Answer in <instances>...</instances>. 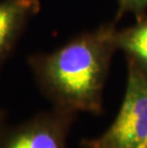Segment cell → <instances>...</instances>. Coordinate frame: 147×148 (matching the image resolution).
Returning a JSON list of instances; mask_svg holds the SVG:
<instances>
[{
	"label": "cell",
	"instance_id": "277c9868",
	"mask_svg": "<svg viewBox=\"0 0 147 148\" xmlns=\"http://www.w3.org/2000/svg\"><path fill=\"white\" fill-rule=\"evenodd\" d=\"M40 8L39 0H0V72Z\"/></svg>",
	"mask_w": 147,
	"mask_h": 148
},
{
	"label": "cell",
	"instance_id": "7a4b0ae2",
	"mask_svg": "<svg viewBox=\"0 0 147 148\" xmlns=\"http://www.w3.org/2000/svg\"><path fill=\"white\" fill-rule=\"evenodd\" d=\"M128 80L120 112L98 138L84 140L81 148H144L147 143V72L129 59Z\"/></svg>",
	"mask_w": 147,
	"mask_h": 148
},
{
	"label": "cell",
	"instance_id": "5b68a950",
	"mask_svg": "<svg viewBox=\"0 0 147 148\" xmlns=\"http://www.w3.org/2000/svg\"><path fill=\"white\" fill-rule=\"evenodd\" d=\"M118 47L125 50L147 72V20L117 34Z\"/></svg>",
	"mask_w": 147,
	"mask_h": 148
},
{
	"label": "cell",
	"instance_id": "3957f363",
	"mask_svg": "<svg viewBox=\"0 0 147 148\" xmlns=\"http://www.w3.org/2000/svg\"><path fill=\"white\" fill-rule=\"evenodd\" d=\"M75 113L55 108L0 131V148H68Z\"/></svg>",
	"mask_w": 147,
	"mask_h": 148
},
{
	"label": "cell",
	"instance_id": "52a82bcc",
	"mask_svg": "<svg viewBox=\"0 0 147 148\" xmlns=\"http://www.w3.org/2000/svg\"><path fill=\"white\" fill-rule=\"evenodd\" d=\"M5 118H6L5 112L0 109V131L5 127Z\"/></svg>",
	"mask_w": 147,
	"mask_h": 148
},
{
	"label": "cell",
	"instance_id": "6da1fadb",
	"mask_svg": "<svg viewBox=\"0 0 147 148\" xmlns=\"http://www.w3.org/2000/svg\"><path fill=\"white\" fill-rule=\"evenodd\" d=\"M114 25L83 34L52 53L28 59L42 93L55 108L99 114L109 63L118 47Z\"/></svg>",
	"mask_w": 147,
	"mask_h": 148
},
{
	"label": "cell",
	"instance_id": "ba28073f",
	"mask_svg": "<svg viewBox=\"0 0 147 148\" xmlns=\"http://www.w3.org/2000/svg\"><path fill=\"white\" fill-rule=\"evenodd\" d=\"M144 148H147V143H146V145H145V147Z\"/></svg>",
	"mask_w": 147,
	"mask_h": 148
},
{
	"label": "cell",
	"instance_id": "8992f818",
	"mask_svg": "<svg viewBox=\"0 0 147 148\" xmlns=\"http://www.w3.org/2000/svg\"><path fill=\"white\" fill-rule=\"evenodd\" d=\"M118 15L121 16L126 12H133L140 21L143 12L147 7V0H118Z\"/></svg>",
	"mask_w": 147,
	"mask_h": 148
}]
</instances>
